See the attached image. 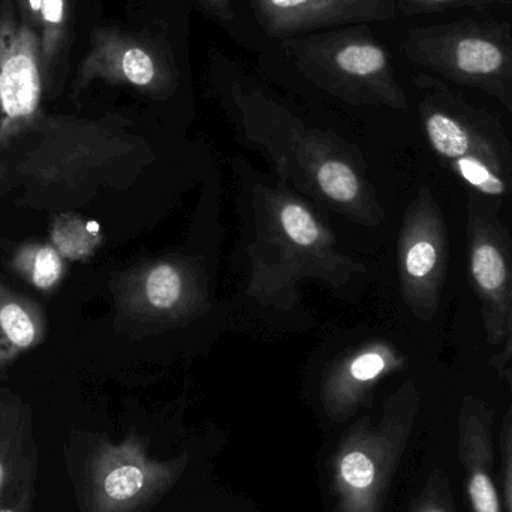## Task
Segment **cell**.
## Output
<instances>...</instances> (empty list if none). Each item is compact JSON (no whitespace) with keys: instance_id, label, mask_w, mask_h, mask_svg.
I'll list each match as a JSON object with an SVG mask.
<instances>
[{"instance_id":"7402d4cb","label":"cell","mask_w":512,"mask_h":512,"mask_svg":"<svg viewBox=\"0 0 512 512\" xmlns=\"http://www.w3.org/2000/svg\"><path fill=\"white\" fill-rule=\"evenodd\" d=\"M405 12H439L462 6H484L508 0H397Z\"/></svg>"},{"instance_id":"484cf974","label":"cell","mask_w":512,"mask_h":512,"mask_svg":"<svg viewBox=\"0 0 512 512\" xmlns=\"http://www.w3.org/2000/svg\"><path fill=\"white\" fill-rule=\"evenodd\" d=\"M23 3V23L32 27L33 30L39 32V24H41L42 3L44 0H21Z\"/></svg>"},{"instance_id":"83f0119b","label":"cell","mask_w":512,"mask_h":512,"mask_svg":"<svg viewBox=\"0 0 512 512\" xmlns=\"http://www.w3.org/2000/svg\"><path fill=\"white\" fill-rule=\"evenodd\" d=\"M421 512H453V508H451V505H448L447 507H442V505L435 504L432 505V507L426 508V510Z\"/></svg>"},{"instance_id":"4fadbf2b","label":"cell","mask_w":512,"mask_h":512,"mask_svg":"<svg viewBox=\"0 0 512 512\" xmlns=\"http://www.w3.org/2000/svg\"><path fill=\"white\" fill-rule=\"evenodd\" d=\"M11 268L39 291L51 292L65 276V258L50 243H23L11 256Z\"/></svg>"},{"instance_id":"ffe728a7","label":"cell","mask_w":512,"mask_h":512,"mask_svg":"<svg viewBox=\"0 0 512 512\" xmlns=\"http://www.w3.org/2000/svg\"><path fill=\"white\" fill-rule=\"evenodd\" d=\"M282 225L289 239L301 246H310L318 240L319 230L315 219L297 204H288L282 210Z\"/></svg>"},{"instance_id":"9a60e30c","label":"cell","mask_w":512,"mask_h":512,"mask_svg":"<svg viewBox=\"0 0 512 512\" xmlns=\"http://www.w3.org/2000/svg\"><path fill=\"white\" fill-rule=\"evenodd\" d=\"M95 231L72 212L59 213L51 225V245L63 258L81 259L90 254Z\"/></svg>"},{"instance_id":"ba28073f","label":"cell","mask_w":512,"mask_h":512,"mask_svg":"<svg viewBox=\"0 0 512 512\" xmlns=\"http://www.w3.org/2000/svg\"><path fill=\"white\" fill-rule=\"evenodd\" d=\"M471 274L483 301L489 342L504 343L512 318L510 267L492 228L480 216L471 221Z\"/></svg>"},{"instance_id":"d4e9b609","label":"cell","mask_w":512,"mask_h":512,"mask_svg":"<svg viewBox=\"0 0 512 512\" xmlns=\"http://www.w3.org/2000/svg\"><path fill=\"white\" fill-rule=\"evenodd\" d=\"M18 21L14 18L12 9L0 12V74H2L3 63L8 56L9 47L12 39L17 32Z\"/></svg>"},{"instance_id":"e0dca14e","label":"cell","mask_w":512,"mask_h":512,"mask_svg":"<svg viewBox=\"0 0 512 512\" xmlns=\"http://www.w3.org/2000/svg\"><path fill=\"white\" fill-rule=\"evenodd\" d=\"M492 366L496 367L504 376L508 388H510V408H508L504 424V495L505 507L508 512H512V318L508 325L507 337H505L504 351L498 357L493 358Z\"/></svg>"},{"instance_id":"5b68a950","label":"cell","mask_w":512,"mask_h":512,"mask_svg":"<svg viewBox=\"0 0 512 512\" xmlns=\"http://www.w3.org/2000/svg\"><path fill=\"white\" fill-rule=\"evenodd\" d=\"M301 56L304 65L316 66L336 80L370 87L394 104H403L390 56L373 39L355 33H334L330 38L304 42Z\"/></svg>"},{"instance_id":"d6986e66","label":"cell","mask_w":512,"mask_h":512,"mask_svg":"<svg viewBox=\"0 0 512 512\" xmlns=\"http://www.w3.org/2000/svg\"><path fill=\"white\" fill-rule=\"evenodd\" d=\"M182 294V279L176 268L159 265L150 271L146 280V295L150 303L161 309H168L179 300Z\"/></svg>"},{"instance_id":"6da1fadb","label":"cell","mask_w":512,"mask_h":512,"mask_svg":"<svg viewBox=\"0 0 512 512\" xmlns=\"http://www.w3.org/2000/svg\"><path fill=\"white\" fill-rule=\"evenodd\" d=\"M122 153L108 120L44 113L0 155V197L26 209L71 212L107 185L108 168Z\"/></svg>"},{"instance_id":"8992f818","label":"cell","mask_w":512,"mask_h":512,"mask_svg":"<svg viewBox=\"0 0 512 512\" xmlns=\"http://www.w3.org/2000/svg\"><path fill=\"white\" fill-rule=\"evenodd\" d=\"M256 17L274 38L346 23L390 20L394 0H252Z\"/></svg>"},{"instance_id":"5bb4252c","label":"cell","mask_w":512,"mask_h":512,"mask_svg":"<svg viewBox=\"0 0 512 512\" xmlns=\"http://www.w3.org/2000/svg\"><path fill=\"white\" fill-rule=\"evenodd\" d=\"M69 0H44L39 24L41 59L45 75L51 71L68 30Z\"/></svg>"},{"instance_id":"277c9868","label":"cell","mask_w":512,"mask_h":512,"mask_svg":"<svg viewBox=\"0 0 512 512\" xmlns=\"http://www.w3.org/2000/svg\"><path fill=\"white\" fill-rule=\"evenodd\" d=\"M39 32L20 23L0 74V155L44 114Z\"/></svg>"},{"instance_id":"52a82bcc","label":"cell","mask_w":512,"mask_h":512,"mask_svg":"<svg viewBox=\"0 0 512 512\" xmlns=\"http://www.w3.org/2000/svg\"><path fill=\"white\" fill-rule=\"evenodd\" d=\"M445 231L438 207L426 198L406 230L403 273L412 300L432 315L438 306L445 270Z\"/></svg>"},{"instance_id":"44dd1931","label":"cell","mask_w":512,"mask_h":512,"mask_svg":"<svg viewBox=\"0 0 512 512\" xmlns=\"http://www.w3.org/2000/svg\"><path fill=\"white\" fill-rule=\"evenodd\" d=\"M342 477L357 489H367L375 480V465L363 453H351L343 459Z\"/></svg>"},{"instance_id":"30bf717a","label":"cell","mask_w":512,"mask_h":512,"mask_svg":"<svg viewBox=\"0 0 512 512\" xmlns=\"http://www.w3.org/2000/svg\"><path fill=\"white\" fill-rule=\"evenodd\" d=\"M38 477L33 412L11 388L0 387V504Z\"/></svg>"},{"instance_id":"9c48e42d","label":"cell","mask_w":512,"mask_h":512,"mask_svg":"<svg viewBox=\"0 0 512 512\" xmlns=\"http://www.w3.org/2000/svg\"><path fill=\"white\" fill-rule=\"evenodd\" d=\"M460 459L468 480L472 512H502L492 475V417L481 400L466 397L459 420Z\"/></svg>"},{"instance_id":"ac0fdd59","label":"cell","mask_w":512,"mask_h":512,"mask_svg":"<svg viewBox=\"0 0 512 512\" xmlns=\"http://www.w3.org/2000/svg\"><path fill=\"white\" fill-rule=\"evenodd\" d=\"M318 182L325 195L336 201H351L358 194L354 171L342 162H325L318 171Z\"/></svg>"},{"instance_id":"4316f807","label":"cell","mask_w":512,"mask_h":512,"mask_svg":"<svg viewBox=\"0 0 512 512\" xmlns=\"http://www.w3.org/2000/svg\"><path fill=\"white\" fill-rule=\"evenodd\" d=\"M200 2L207 11L212 12L219 20H233L234 14L233 9H231L230 0H200Z\"/></svg>"},{"instance_id":"cb8c5ba5","label":"cell","mask_w":512,"mask_h":512,"mask_svg":"<svg viewBox=\"0 0 512 512\" xmlns=\"http://www.w3.org/2000/svg\"><path fill=\"white\" fill-rule=\"evenodd\" d=\"M35 490L36 478H30L0 504V512H32Z\"/></svg>"},{"instance_id":"7a4b0ae2","label":"cell","mask_w":512,"mask_h":512,"mask_svg":"<svg viewBox=\"0 0 512 512\" xmlns=\"http://www.w3.org/2000/svg\"><path fill=\"white\" fill-rule=\"evenodd\" d=\"M405 53L456 83L496 96L512 116V33L507 26L463 20L411 30Z\"/></svg>"},{"instance_id":"8fae6325","label":"cell","mask_w":512,"mask_h":512,"mask_svg":"<svg viewBox=\"0 0 512 512\" xmlns=\"http://www.w3.org/2000/svg\"><path fill=\"white\" fill-rule=\"evenodd\" d=\"M47 334L48 319L41 306L0 279V373L38 348Z\"/></svg>"},{"instance_id":"603a6c76","label":"cell","mask_w":512,"mask_h":512,"mask_svg":"<svg viewBox=\"0 0 512 512\" xmlns=\"http://www.w3.org/2000/svg\"><path fill=\"white\" fill-rule=\"evenodd\" d=\"M390 355L384 352H369V354L360 355L357 360L352 363L351 373L358 381H370L376 376L381 375L388 367Z\"/></svg>"},{"instance_id":"3957f363","label":"cell","mask_w":512,"mask_h":512,"mask_svg":"<svg viewBox=\"0 0 512 512\" xmlns=\"http://www.w3.org/2000/svg\"><path fill=\"white\" fill-rule=\"evenodd\" d=\"M95 80L126 84L159 95L176 83V68L167 53L149 38L98 27L93 30L90 50L78 68L75 93Z\"/></svg>"},{"instance_id":"7c38bea8","label":"cell","mask_w":512,"mask_h":512,"mask_svg":"<svg viewBox=\"0 0 512 512\" xmlns=\"http://www.w3.org/2000/svg\"><path fill=\"white\" fill-rule=\"evenodd\" d=\"M424 126L435 152L451 164L468 156L499 161L489 141L456 114L433 108L426 114Z\"/></svg>"},{"instance_id":"2e32d148","label":"cell","mask_w":512,"mask_h":512,"mask_svg":"<svg viewBox=\"0 0 512 512\" xmlns=\"http://www.w3.org/2000/svg\"><path fill=\"white\" fill-rule=\"evenodd\" d=\"M108 471L98 475L96 492L99 496V504H123L129 499L135 498L143 489L144 475L140 468L132 465H113Z\"/></svg>"}]
</instances>
